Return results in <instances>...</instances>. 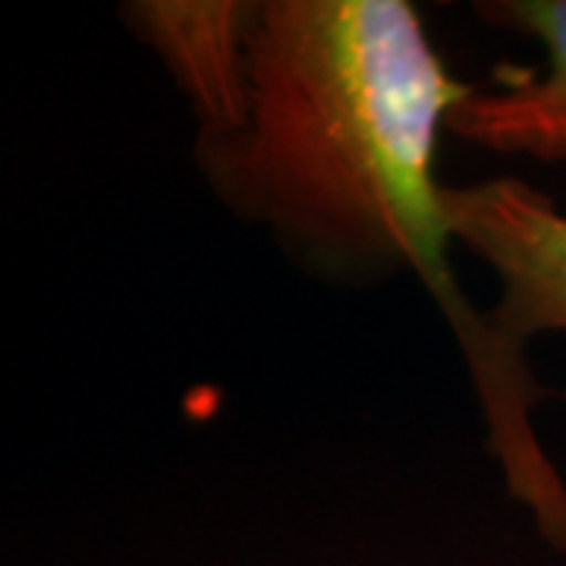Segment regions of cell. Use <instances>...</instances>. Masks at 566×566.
<instances>
[{"label":"cell","instance_id":"obj_1","mask_svg":"<svg viewBox=\"0 0 566 566\" xmlns=\"http://www.w3.org/2000/svg\"><path fill=\"white\" fill-rule=\"evenodd\" d=\"M469 92L409 0H262L249 120L192 142V161L233 218L308 274L422 283L463 356L510 501L566 551V479L532 424L551 390L453 268L438 148Z\"/></svg>","mask_w":566,"mask_h":566},{"label":"cell","instance_id":"obj_2","mask_svg":"<svg viewBox=\"0 0 566 566\" xmlns=\"http://www.w3.org/2000/svg\"><path fill=\"white\" fill-rule=\"evenodd\" d=\"M453 240L497 277L501 296L488 308L506 340L566 334V211L523 177L444 182ZM566 400V385L560 390Z\"/></svg>","mask_w":566,"mask_h":566},{"label":"cell","instance_id":"obj_3","mask_svg":"<svg viewBox=\"0 0 566 566\" xmlns=\"http://www.w3.org/2000/svg\"><path fill=\"white\" fill-rule=\"evenodd\" d=\"M262 0H126L117 17L145 44L196 120V139L243 129Z\"/></svg>","mask_w":566,"mask_h":566},{"label":"cell","instance_id":"obj_4","mask_svg":"<svg viewBox=\"0 0 566 566\" xmlns=\"http://www.w3.org/2000/svg\"><path fill=\"white\" fill-rule=\"evenodd\" d=\"M472 10L494 29L535 41L545 66L472 85L447 133L494 155L566 164V0H479Z\"/></svg>","mask_w":566,"mask_h":566}]
</instances>
